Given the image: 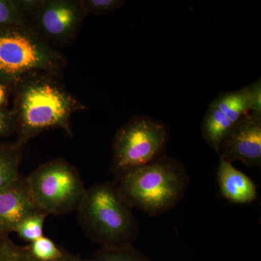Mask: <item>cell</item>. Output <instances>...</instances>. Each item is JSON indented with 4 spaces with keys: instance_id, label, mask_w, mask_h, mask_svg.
<instances>
[{
    "instance_id": "1",
    "label": "cell",
    "mask_w": 261,
    "mask_h": 261,
    "mask_svg": "<svg viewBox=\"0 0 261 261\" xmlns=\"http://www.w3.org/2000/svg\"><path fill=\"white\" fill-rule=\"evenodd\" d=\"M56 75L27 77L13 89L16 116V141L27 143L46 130L61 128L72 137V115L86 107L60 83Z\"/></svg>"
},
{
    "instance_id": "2",
    "label": "cell",
    "mask_w": 261,
    "mask_h": 261,
    "mask_svg": "<svg viewBox=\"0 0 261 261\" xmlns=\"http://www.w3.org/2000/svg\"><path fill=\"white\" fill-rule=\"evenodd\" d=\"M132 209L114 181L87 189L76 211L80 226L93 243L118 247L132 245L140 233Z\"/></svg>"
},
{
    "instance_id": "3",
    "label": "cell",
    "mask_w": 261,
    "mask_h": 261,
    "mask_svg": "<svg viewBox=\"0 0 261 261\" xmlns=\"http://www.w3.org/2000/svg\"><path fill=\"white\" fill-rule=\"evenodd\" d=\"M115 181L132 208L158 216L181 202L190 185V178L181 163L163 156L124 173Z\"/></svg>"
},
{
    "instance_id": "4",
    "label": "cell",
    "mask_w": 261,
    "mask_h": 261,
    "mask_svg": "<svg viewBox=\"0 0 261 261\" xmlns=\"http://www.w3.org/2000/svg\"><path fill=\"white\" fill-rule=\"evenodd\" d=\"M65 65L64 55L29 25L0 27V82L7 87L39 73L59 76Z\"/></svg>"
},
{
    "instance_id": "5",
    "label": "cell",
    "mask_w": 261,
    "mask_h": 261,
    "mask_svg": "<svg viewBox=\"0 0 261 261\" xmlns=\"http://www.w3.org/2000/svg\"><path fill=\"white\" fill-rule=\"evenodd\" d=\"M27 180L34 202L47 216L76 211L87 190L77 168L64 159L43 163Z\"/></svg>"
},
{
    "instance_id": "6",
    "label": "cell",
    "mask_w": 261,
    "mask_h": 261,
    "mask_svg": "<svg viewBox=\"0 0 261 261\" xmlns=\"http://www.w3.org/2000/svg\"><path fill=\"white\" fill-rule=\"evenodd\" d=\"M168 138L162 122L147 116L132 118L113 139L111 169L116 179L162 158Z\"/></svg>"
},
{
    "instance_id": "7",
    "label": "cell",
    "mask_w": 261,
    "mask_h": 261,
    "mask_svg": "<svg viewBox=\"0 0 261 261\" xmlns=\"http://www.w3.org/2000/svg\"><path fill=\"white\" fill-rule=\"evenodd\" d=\"M87 15L82 0H42L28 25L51 45H65L74 40Z\"/></svg>"
},
{
    "instance_id": "8",
    "label": "cell",
    "mask_w": 261,
    "mask_h": 261,
    "mask_svg": "<svg viewBox=\"0 0 261 261\" xmlns=\"http://www.w3.org/2000/svg\"><path fill=\"white\" fill-rule=\"evenodd\" d=\"M220 159L240 161L247 167L261 164V114L247 113L234 123L220 146Z\"/></svg>"
},
{
    "instance_id": "9",
    "label": "cell",
    "mask_w": 261,
    "mask_h": 261,
    "mask_svg": "<svg viewBox=\"0 0 261 261\" xmlns=\"http://www.w3.org/2000/svg\"><path fill=\"white\" fill-rule=\"evenodd\" d=\"M39 213L27 177L19 174L0 192V236L14 232L23 220Z\"/></svg>"
},
{
    "instance_id": "10",
    "label": "cell",
    "mask_w": 261,
    "mask_h": 261,
    "mask_svg": "<svg viewBox=\"0 0 261 261\" xmlns=\"http://www.w3.org/2000/svg\"><path fill=\"white\" fill-rule=\"evenodd\" d=\"M217 181L221 195L234 204H249L257 198V187L247 175L232 163L220 159Z\"/></svg>"
},
{
    "instance_id": "11",
    "label": "cell",
    "mask_w": 261,
    "mask_h": 261,
    "mask_svg": "<svg viewBox=\"0 0 261 261\" xmlns=\"http://www.w3.org/2000/svg\"><path fill=\"white\" fill-rule=\"evenodd\" d=\"M234 125L219 108L210 104L202 124V137L207 145L219 152L220 146Z\"/></svg>"
},
{
    "instance_id": "12",
    "label": "cell",
    "mask_w": 261,
    "mask_h": 261,
    "mask_svg": "<svg viewBox=\"0 0 261 261\" xmlns=\"http://www.w3.org/2000/svg\"><path fill=\"white\" fill-rule=\"evenodd\" d=\"M233 123L251 111L252 104L247 87L233 92H221L210 103Z\"/></svg>"
},
{
    "instance_id": "13",
    "label": "cell",
    "mask_w": 261,
    "mask_h": 261,
    "mask_svg": "<svg viewBox=\"0 0 261 261\" xmlns=\"http://www.w3.org/2000/svg\"><path fill=\"white\" fill-rule=\"evenodd\" d=\"M24 147L16 140L0 144V192L20 174Z\"/></svg>"
},
{
    "instance_id": "14",
    "label": "cell",
    "mask_w": 261,
    "mask_h": 261,
    "mask_svg": "<svg viewBox=\"0 0 261 261\" xmlns=\"http://www.w3.org/2000/svg\"><path fill=\"white\" fill-rule=\"evenodd\" d=\"M94 261H149L133 245L118 247H101L94 252Z\"/></svg>"
},
{
    "instance_id": "15",
    "label": "cell",
    "mask_w": 261,
    "mask_h": 261,
    "mask_svg": "<svg viewBox=\"0 0 261 261\" xmlns=\"http://www.w3.org/2000/svg\"><path fill=\"white\" fill-rule=\"evenodd\" d=\"M47 215L44 213L32 215L15 227L14 232L18 233L24 241L32 243L44 236V225Z\"/></svg>"
},
{
    "instance_id": "16",
    "label": "cell",
    "mask_w": 261,
    "mask_h": 261,
    "mask_svg": "<svg viewBox=\"0 0 261 261\" xmlns=\"http://www.w3.org/2000/svg\"><path fill=\"white\" fill-rule=\"evenodd\" d=\"M29 252L39 261H56L63 255L64 249L58 247L51 239L43 236L28 245Z\"/></svg>"
},
{
    "instance_id": "17",
    "label": "cell",
    "mask_w": 261,
    "mask_h": 261,
    "mask_svg": "<svg viewBox=\"0 0 261 261\" xmlns=\"http://www.w3.org/2000/svg\"><path fill=\"white\" fill-rule=\"evenodd\" d=\"M0 261H39L32 256L28 247L19 246L9 236H0Z\"/></svg>"
},
{
    "instance_id": "18",
    "label": "cell",
    "mask_w": 261,
    "mask_h": 261,
    "mask_svg": "<svg viewBox=\"0 0 261 261\" xmlns=\"http://www.w3.org/2000/svg\"><path fill=\"white\" fill-rule=\"evenodd\" d=\"M28 25V20L20 13L15 0H0V27Z\"/></svg>"
},
{
    "instance_id": "19",
    "label": "cell",
    "mask_w": 261,
    "mask_h": 261,
    "mask_svg": "<svg viewBox=\"0 0 261 261\" xmlns=\"http://www.w3.org/2000/svg\"><path fill=\"white\" fill-rule=\"evenodd\" d=\"M82 5L87 15L102 16L111 14L119 9L125 1L123 0H82Z\"/></svg>"
},
{
    "instance_id": "20",
    "label": "cell",
    "mask_w": 261,
    "mask_h": 261,
    "mask_svg": "<svg viewBox=\"0 0 261 261\" xmlns=\"http://www.w3.org/2000/svg\"><path fill=\"white\" fill-rule=\"evenodd\" d=\"M16 116L14 110L0 108V137L16 130Z\"/></svg>"
},
{
    "instance_id": "21",
    "label": "cell",
    "mask_w": 261,
    "mask_h": 261,
    "mask_svg": "<svg viewBox=\"0 0 261 261\" xmlns=\"http://www.w3.org/2000/svg\"><path fill=\"white\" fill-rule=\"evenodd\" d=\"M251 100L252 113L261 114V83L260 80L255 81L247 87Z\"/></svg>"
},
{
    "instance_id": "22",
    "label": "cell",
    "mask_w": 261,
    "mask_h": 261,
    "mask_svg": "<svg viewBox=\"0 0 261 261\" xmlns=\"http://www.w3.org/2000/svg\"><path fill=\"white\" fill-rule=\"evenodd\" d=\"M8 87L0 82V108H4L8 97Z\"/></svg>"
},
{
    "instance_id": "23",
    "label": "cell",
    "mask_w": 261,
    "mask_h": 261,
    "mask_svg": "<svg viewBox=\"0 0 261 261\" xmlns=\"http://www.w3.org/2000/svg\"><path fill=\"white\" fill-rule=\"evenodd\" d=\"M56 261H94L93 260H84V259L81 258V257L76 256V255H73L70 252L63 251L62 256L58 258Z\"/></svg>"
}]
</instances>
